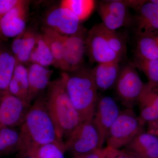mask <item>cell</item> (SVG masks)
I'll list each match as a JSON object with an SVG mask.
<instances>
[{"mask_svg": "<svg viewBox=\"0 0 158 158\" xmlns=\"http://www.w3.org/2000/svg\"><path fill=\"white\" fill-rule=\"evenodd\" d=\"M19 132L12 128L0 126V154L8 155L19 152Z\"/></svg>", "mask_w": 158, "mask_h": 158, "instance_id": "d4e9b609", "label": "cell"}, {"mask_svg": "<svg viewBox=\"0 0 158 158\" xmlns=\"http://www.w3.org/2000/svg\"><path fill=\"white\" fill-rule=\"evenodd\" d=\"M139 115L141 124L144 125L158 118V85L148 83L138 99Z\"/></svg>", "mask_w": 158, "mask_h": 158, "instance_id": "5bb4252c", "label": "cell"}, {"mask_svg": "<svg viewBox=\"0 0 158 158\" xmlns=\"http://www.w3.org/2000/svg\"><path fill=\"white\" fill-rule=\"evenodd\" d=\"M9 93L19 98L31 105L28 101L29 81L28 67L21 63H16L9 87Z\"/></svg>", "mask_w": 158, "mask_h": 158, "instance_id": "ffe728a7", "label": "cell"}, {"mask_svg": "<svg viewBox=\"0 0 158 158\" xmlns=\"http://www.w3.org/2000/svg\"><path fill=\"white\" fill-rule=\"evenodd\" d=\"M19 134V151L35 152L44 144L64 143L49 113L43 94L31 105L25 120L21 126Z\"/></svg>", "mask_w": 158, "mask_h": 158, "instance_id": "6da1fadb", "label": "cell"}, {"mask_svg": "<svg viewBox=\"0 0 158 158\" xmlns=\"http://www.w3.org/2000/svg\"><path fill=\"white\" fill-rule=\"evenodd\" d=\"M121 111L113 98L107 95L99 97L92 120L99 134L102 147L110 128Z\"/></svg>", "mask_w": 158, "mask_h": 158, "instance_id": "9c48e42d", "label": "cell"}, {"mask_svg": "<svg viewBox=\"0 0 158 158\" xmlns=\"http://www.w3.org/2000/svg\"><path fill=\"white\" fill-rule=\"evenodd\" d=\"M103 30L110 48L122 58L126 51V46L123 37L116 31L109 30L104 25Z\"/></svg>", "mask_w": 158, "mask_h": 158, "instance_id": "83f0119b", "label": "cell"}, {"mask_svg": "<svg viewBox=\"0 0 158 158\" xmlns=\"http://www.w3.org/2000/svg\"><path fill=\"white\" fill-rule=\"evenodd\" d=\"M150 2L158 6V0H151Z\"/></svg>", "mask_w": 158, "mask_h": 158, "instance_id": "d590c367", "label": "cell"}, {"mask_svg": "<svg viewBox=\"0 0 158 158\" xmlns=\"http://www.w3.org/2000/svg\"><path fill=\"white\" fill-rule=\"evenodd\" d=\"M29 81V102L31 104L35 99L42 95L47 89L53 71L48 67L31 63L28 67ZM32 105V104H31Z\"/></svg>", "mask_w": 158, "mask_h": 158, "instance_id": "9a60e30c", "label": "cell"}, {"mask_svg": "<svg viewBox=\"0 0 158 158\" xmlns=\"http://www.w3.org/2000/svg\"><path fill=\"white\" fill-rule=\"evenodd\" d=\"M86 52L91 62L99 63L119 62L122 58L110 48L102 23L94 26L87 33Z\"/></svg>", "mask_w": 158, "mask_h": 158, "instance_id": "52a82bcc", "label": "cell"}, {"mask_svg": "<svg viewBox=\"0 0 158 158\" xmlns=\"http://www.w3.org/2000/svg\"><path fill=\"white\" fill-rule=\"evenodd\" d=\"M125 158H144L136 153L126 149H123Z\"/></svg>", "mask_w": 158, "mask_h": 158, "instance_id": "e575fe53", "label": "cell"}, {"mask_svg": "<svg viewBox=\"0 0 158 158\" xmlns=\"http://www.w3.org/2000/svg\"><path fill=\"white\" fill-rule=\"evenodd\" d=\"M143 83L133 63L121 69L115 86L117 95L126 109H133L144 90Z\"/></svg>", "mask_w": 158, "mask_h": 158, "instance_id": "8992f818", "label": "cell"}, {"mask_svg": "<svg viewBox=\"0 0 158 158\" xmlns=\"http://www.w3.org/2000/svg\"><path fill=\"white\" fill-rule=\"evenodd\" d=\"M147 124V132L158 138V118L148 122Z\"/></svg>", "mask_w": 158, "mask_h": 158, "instance_id": "d6a6232c", "label": "cell"}, {"mask_svg": "<svg viewBox=\"0 0 158 158\" xmlns=\"http://www.w3.org/2000/svg\"><path fill=\"white\" fill-rule=\"evenodd\" d=\"M103 150L105 158H125L123 150L113 149L107 147Z\"/></svg>", "mask_w": 158, "mask_h": 158, "instance_id": "4dcf8cb0", "label": "cell"}, {"mask_svg": "<svg viewBox=\"0 0 158 158\" xmlns=\"http://www.w3.org/2000/svg\"><path fill=\"white\" fill-rule=\"evenodd\" d=\"M125 149L144 158H158V138L143 132L136 136Z\"/></svg>", "mask_w": 158, "mask_h": 158, "instance_id": "d6986e66", "label": "cell"}, {"mask_svg": "<svg viewBox=\"0 0 158 158\" xmlns=\"http://www.w3.org/2000/svg\"><path fill=\"white\" fill-rule=\"evenodd\" d=\"M3 95H2V94L1 93V92H0V100H1V98H2V97Z\"/></svg>", "mask_w": 158, "mask_h": 158, "instance_id": "8d00e7d4", "label": "cell"}, {"mask_svg": "<svg viewBox=\"0 0 158 158\" xmlns=\"http://www.w3.org/2000/svg\"><path fill=\"white\" fill-rule=\"evenodd\" d=\"M64 143H52L40 146L35 152L39 158H65Z\"/></svg>", "mask_w": 158, "mask_h": 158, "instance_id": "f1b7e54d", "label": "cell"}, {"mask_svg": "<svg viewBox=\"0 0 158 158\" xmlns=\"http://www.w3.org/2000/svg\"><path fill=\"white\" fill-rule=\"evenodd\" d=\"M87 33L82 27L77 34L64 36L62 68L64 72H73L84 67Z\"/></svg>", "mask_w": 158, "mask_h": 158, "instance_id": "ba28073f", "label": "cell"}, {"mask_svg": "<svg viewBox=\"0 0 158 158\" xmlns=\"http://www.w3.org/2000/svg\"></svg>", "mask_w": 158, "mask_h": 158, "instance_id": "f35d334b", "label": "cell"}, {"mask_svg": "<svg viewBox=\"0 0 158 158\" xmlns=\"http://www.w3.org/2000/svg\"><path fill=\"white\" fill-rule=\"evenodd\" d=\"M135 56L149 60H158V34L138 36Z\"/></svg>", "mask_w": 158, "mask_h": 158, "instance_id": "cb8c5ba5", "label": "cell"}, {"mask_svg": "<svg viewBox=\"0 0 158 158\" xmlns=\"http://www.w3.org/2000/svg\"><path fill=\"white\" fill-rule=\"evenodd\" d=\"M38 34L34 30L26 29L14 38L11 51L18 63L24 65L30 63V57L36 44Z\"/></svg>", "mask_w": 158, "mask_h": 158, "instance_id": "e0dca14e", "label": "cell"}, {"mask_svg": "<svg viewBox=\"0 0 158 158\" xmlns=\"http://www.w3.org/2000/svg\"><path fill=\"white\" fill-rule=\"evenodd\" d=\"M29 3L22 0L0 19V40L15 38L26 30Z\"/></svg>", "mask_w": 158, "mask_h": 158, "instance_id": "4fadbf2b", "label": "cell"}, {"mask_svg": "<svg viewBox=\"0 0 158 158\" xmlns=\"http://www.w3.org/2000/svg\"><path fill=\"white\" fill-rule=\"evenodd\" d=\"M128 8L124 1L112 0L99 2L98 10L105 27L116 31L130 23Z\"/></svg>", "mask_w": 158, "mask_h": 158, "instance_id": "7c38bea8", "label": "cell"}, {"mask_svg": "<svg viewBox=\"0 0 158 158\" xmlns=\"http://www.w3.org/2000/svg\"><path fill=\"white\" fill-rule=\"evenodd\" d=\"M41 34L53 55L56 67L62 70L64 36L45 26L42 28Z\"/></svg>", "mask_w": 158, "mask_h": 158, "instance_id": "603a6c76", "label": "cell"}, {"mask_svg": "<svg viewBox=\"0 0 158 158\" xmlns=\"http://www.w3.org/2000/svg\"><path fill=\"white\" fill-rule=\"evenodd\" d=\"M73 158H105L103 148L97 150L87 154L73 156Z\"/></svg>", "mask_w": 158, "mask_h": 158, "instance_id": "1f68e13d", "label": "cell"}, {"mask_svg": "<svg viewBox=\"0 0 158 158\" xmlns=\"http://www.w3.org/2000/svg\"><path fill=\"white\" fill-rule=\"evenodd\" d=\"M22 0H0V19L21 2Z\"/></svg>", "mask_w": 158, "mask_h": 158, "instance_id": "f546056e", "label": "cell"}, {"mask_svg": "<svg viewBox=\"0 0 158 158\" xmlns=\"http://www.w3.org/2000/svg\"><path fill=\"white\" fill-rule=\"evenodd\" d=\"M31 105L8 93L0 100V126L10 128L21 126Z\"/></svg>", "mask_w": 158, "mask_h": 158, "instance_id": "30bf717a", "label": "cell"}, {"mask_svg": "<svg viewBox=\"0 0 158 158\" xmlns=\"http://www.w3.org/2000/svg\"><path fill=\"white\" fill-rule=\"evenodd\" d=\"M17 63L11 50L0 49V92L5 95L9 93V83Z\"/></svg>", "mask_w": 158, "mask_h": 158, "instance_id": "44dd1931", "label": "cell"}, {"mask_svg": "<svg viewBox=\"0 0 158 158\" xmlns=\"http://www.w3.org/2000/svg\"><path fill=\"white\" fill-rule=\"evenodd\" d=\"M60 6L70 10L81 22L87 19L95 7V2L92 0H63Z\"/></svg>", "mask_w": 158, "mask_h": 158, "instance_id": "484cf974", "label": "cell"}, {"mask_svg": "<svg viewBox=\"0 0 158 158\" xmlns=\"http://www.w3.org/2000/svg\"><path fill=\"white\" fill-rule=\"evenodd\" d=\"M135 19L138 36L155 34L158 31V6L145 1L138 10Z\"/></svg>", "mask_w": 158, "mask_h": 158, "instance_id": "2e32d148", "label": "cell"}, {"mask_svg": "<svg viewBox=\"0 0 158 158\" xmlns=\"http://www.w3.org/2000/svg\"><path fill=\"white\" fill-rule=\"evenodd\" d=\"M144 131V125L133 109H125L121 111L110 128L106 138V147L116 149L125 148Z\"/></svg>", "mask_w": 158, "mask_h": 158, "instance_id": "277c9868", "label": "cell"}, {"mask_svg": "<svg viewBox=\"0 0 158 158\" xmlns=\"http://www.w3.org/2000/svg\"><path fill=\"white\" fill-rule=\"evenodd\" d=\"M65 151L73 156L83 155L102 148L98 131L93 120L83 122L64 141Z\"/></svg>", "mask_w": 158, "mask_h": 158, "instance_id": "5b68a950", "label": "cell"}, {"mask_svg": "<svg viewBox=\"0 0 158 158\" xmlns=\"http://www.w3.org/2000/svg\"><path fill=\"white\" fill-rule=\"evenodd\" d=\"M156 33H157V34H158V32H157ZM155 34H156V33H155Z\"/></svg>", "mask_w": 158, "mask_h": 158, "instance_id": "74e56055", "label": "cell"}, {"mask_svg": "<svg viewBox=\"0 0 158 158\" xmlns=\"http://www.w3.org/2000/svg\"><path fill=\"white\" fill-rule=\"evenodd\" d=\"M30 63H35L45 67L51 65L56 67L53 55L41 34L37 35L36 44L30 57Z\"/></svg>", "mask_w": 158, "mask_h": 158, "instance_id": "7402d4cb", "label": "cell"}, {"mask_svg": "<svg viewBox=\"0 0 158 158\" xmlns=\"http://www.w3.org/2000/svg\"><path fill=\"white\" fill-rule=\"evenodd\" d=\"M121 69L119 62L99 63L92 69L98 90L106 91L114 87Z\"/></svg>", "mask_w": 158, "mask_h": 158, "instance_id": "ac0fdd59", "label": "cell"}, {"mask_svg": "<svg viewBox=\"0 0 158 158\" xmlns=\"http://www.w3.org/2000/svg\"><path fill=\"white\" fill-rule=\"evenodd\" d=\"M61 75L69 96L82 122L92 120L99 97L92 69L83 67L73 72H63Z\"/></svg>", "mask_w": 158, "mask_h": 158, "instance_id": "3957f363", "label": "cell"}, {"mask_svg": "<svg viewBox=\"0 0 158 158\" xmlns=\"http://www.w3.org/2000/svg\"><path fill=\"white\" fill-rule=\"evenodd\" d=\"M133 64L145 74L148 83L158 85V60H149L135 56Z\"/></svg>", "mask_w": 158, "mask_h": 158, "instance_id": "4316f807", "label": "cell"}, {"mask_svg": "<svg viewBox=\"0 0 158 158\" xmlns=\"http://www.w3.org/2000/svg\"><path fill=\"white\" fill-rule=\"evenodd\" d=\"M44 97L49 113L63 141L83 122L69 96L62 75L50 82Z\"/></svg>", "mask_w": 158, "mask_h": 158, "instance_id": "7a4b0ae2", "label": "cell"}, {"mask_svg": "<svg viewBox=\"0 0 158 158\" xmlns=\"http://www.w3.org/2000/svg\"><path fill=\"white\" fill-rule=\"evenodd\" d=\"M44 22L45 27L63 36L74 35L82 28L78 18L67 8L60 6L50 10Z\"/></svg>", "mask_w": 158, "mask_h": 158, "instance_id": "8fae6325", "label": "cell"}, {"mask_svg": "<svg viewBox=\"0 0 158 158\" xmlns=\"http://www.w3.org/2000/svg\"><path fill=\"white\" fill-rule=\"evenodd\" d=\"M18 152L17 158H39L34 152L22 150Z\"/></svg>", "mask_w": 158, "mask_h": 158, "instance_id": "836d02e7", "label": "cell"}]
</instances>
